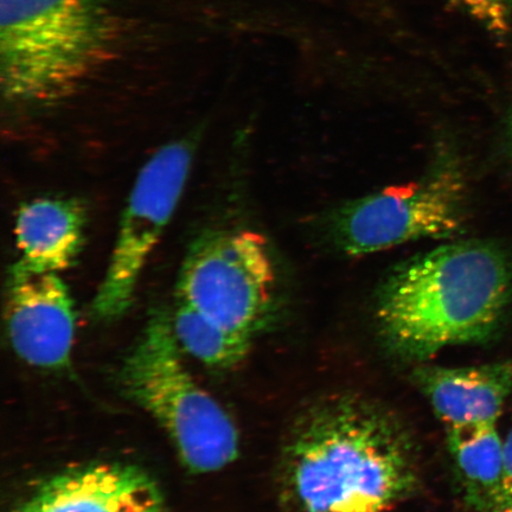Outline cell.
<instances>
[{
  "instance_id": "7a4b0ae2",
  "label": "cell",
  "mask_w": 512,
  "mask_h": 512,
  "mask_svg": "<svg viewBox=\"0 0 512 512\" xmlns=\"http://www.w3.org/2000/svg\"><path fill=\"white\" fill-rule=\"evenodd\" d=\"M512 294V265L494 243H448L403 262L377 294L376 319L390 350L424 361L451 345L483 342Z\"/></svg>"
},
{
  "instance_id": "6da1fadb",
  "label": "cell",
  "mask_w": 512,
  "mask_h": 512,
  "mask_svg": "<svg viewBox=\"0 0 512 512\" xmlns=\"http://www.w3.org/2000/svg\"><path fill=\"white\" fill-rule=\"evenodd\" d=\"M418 482L407 428L387 409L351 395L319 401L299 416L278 469L286 512H390Z\"/></svg>"
},
{
  "instance_id": "8992f818",
  "label": "cell",
  "mask_w": 512,
  "mask_h": 512,
  "mask_svg": "<svg viewBox=\"0 0 512 512\" xmlns=\"http://www.w3.org/2000/svg\"><path fill=\"white\" fill-rule=\"evenodd\" d=\"M464 182L456 166H439L418 182L345 204L329 219L334 245L352 256L422 239L448 238L463 221Z\"/></svg>"
},
{
  "instance_id": "8fae6325",
  "label": "cell",
  "mask_w": 512,
  "mask_h": 512,
  "mask_svg": "<svg viewBox=\"0 0 512 512\" xmlns=\"http://www.w3.org/2000/svg\"><path fill=\"white\" fill-rule=\"evenodd\" d=\"M87 210L75 198H36L22 204L15 222V265L36 273L61 274L85 245Z\"/></svg>"
},
{
  "instance_id": "277c9868",
  "label": "cell",
  "mask_w": 512,
  "mask_h": 512,
  "mask_svg": "<svg viewBox=\"0 0 512 512\" xmlns=\"http://www.w3.org/2000/svg\"><path fill=\"white\" fill-rule=\"evenodd\" d=\"M181 351L168 309L153 312L121 369V383L168 433L191 472L220 471L239 456V432L220 403L192 379Z\"/></svg>"
},
{
  "instance_id": "9c48e42d",
  "label": "cell",
  "mask_w": 512,
  "mask_h": 512,
  "mask_svg": "<svg viewBox=\"0 0 512 512\" xmlns=\"http://www.w3.org/2000/svg\"><path fill=\"white\" fill-rule=\"evenodd\" d=\"M18 512H169L157 484L136 466L101 464L50 479Z\"/></svg>"
},
{
  "instance_id": "5bb4252c",
  "label": "cell",
  "mask_w": 512,
  "mask_h": 512,
  "mask_svg": "<svg viewBox=\"0 0 512 512\" xmlns=\"http://www.w3.org/2000/svg\"><path fill=\"white\" fill-rule=\"evenodd\" d=\"M459 10L482 25L490 35L503 40L512 28V0H450Z\"/></svg>"
},
{
  "instance_id": "ba28073f",
  "label": "cell",
  "mask_w": 512,
  "mask_h": 512,
  "mask_svg": "<svg viewBox=\"0 0 512 512\" xmlns=\"http://www.w3.org/2000/svg\"><path fill=\"white\" fill-rule=\"evenodd\" d=\"M6 323L12 349L32 367L57 370L72 355L76 315L60 274L10 270Z\"/></svg>"
},
{
  "instance_id": "9a60e30c",
  "label": "cell",
  "mask_w": 512,
  "mask_h": 512,
  "mask_svg": "<svg viewBox=\"0 0 512 512\" xmlns=\"http://www.w3.org/2000/svg\"><path fill=\"white\" fill-rule=\"evenodd\" d=\"M503 494L501 510L512 507V426L504 443ZM499 510V511H501ZM498 511V512H499Z\"/></svg>"
},
{
  "instance_id": "30bf717a",
  "label": "cell",
  "mask_w": 512,
  "mask_h": 512,
  "mask_svg": "<svg viewBox=\"0 0 512 512\" xmlns=\"http://www.w3.org/2000/svg\"><path fill=\"white\" fill-rule=\"evenodd\" d=\"M414 381L446 428L494 424L512 390V363L421 366Z\"/></svg>"
},
{
  "instance_id": "5b68a950",
  "label": "cell",
  "mask_w": 512,
  "mask_h": 512,
  "mask_svg": "<svg viewBox=\"0 0 512 512\" xmlns=\"http://www.w3.org/2000/svg\"><path fill=\"white\" fill-rule=\"evenodd\" d=\"M274 291L266 240L253 230H215L201 236L185 256L176 300L252 339L270 316Z\"/></svg>"
},
{
  "instance_id": "52a82bcc",
  "label": "cell",
  "mask_w": 512,
  "mask_h": 512,
  "mask_svg": "<svg viewBox=\"0 0 512 512\" xmlns=\"http://www.w3.org/2000/svg\"><path fill=\"white\" fill-rule=\"evenodd\" d=\"M192 160L194 145L187 139L177 140L160 147L140 170L95 294L96 318L117 319L130 309L147 261L181 201Z\"/></svg>"
},
{
  "instance_id": "4fadbf2b",
  "label": "cell",
  "mask_w": 512,
  "mask_h": 512,
  "mask_svg": "<svg viewBox=\"0 0 512 512\" xmlns=\"http://www.w3.org/2000/svg\"><path fill=\"white\" fill-rule=\"evenodd\" d=\"M168 313L179 348L197 361L224 370L245 360L252 339L234 334L178 300Z\"/></svg>"
},
{
  "instance_id": "3957f363",
  "label": "cell",
  "mask_w": 512,
  "mask_h": 512,
  "mask_svg": "<svg viewBox=\"0 0 512 512\" xmlns=\"http://www.w3.org/2000/svg\"><path fill=\"white\" fill-rule=\"evenodd\" d=\"M111 0H0V79L18 105L66 100L111 56Z\"/></svg>"
},
{
  "instance_id": "7c38bea8",
  "label": "cell",
  "mask_w": 512,
  "mask_h": 512,
  "mask_svg": "<svg viewBox=\"0 0 512 512\" xmlns=\"http://www.w3.org/2000/svg\"><path fill=\"white\" fill-rule=\"evenodd\" d=\"M446 441L467 503L479 511L501 510L504 446L496 422L448 427Z\"/></svg>"
},
{
  "instance_id": "2e32d148",
  "label": "cell",
  "mask_w": 512,
  "mask_h": 512,
  "mask_svg": "<svg viewBox=\"0 0 512 512\" xmlns=\"http://www.w3.org/2000/svg\"><path fill=\"white\" fill-rule=\"evenodd\" d=\"M509 136H510V140H511V144H512V115H511V120H510V125H509Z\"/></svg>"
},
{
  "instance_id": "e0dca14e",
  "label": "cell",
  "mask_w": 512,
  "mask_h": 512,
  "mask_svg": "<svg viewBox=\"0 0 512 512\" xmlns=\"http://www.w3.org/2000/svg\"><path fill=\"white\" fill-rule=\"evenodd\" d=\"M499 512H512V507L505 508Z\"/></svg>"
}]
</instances>
